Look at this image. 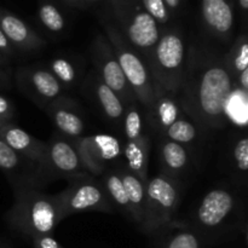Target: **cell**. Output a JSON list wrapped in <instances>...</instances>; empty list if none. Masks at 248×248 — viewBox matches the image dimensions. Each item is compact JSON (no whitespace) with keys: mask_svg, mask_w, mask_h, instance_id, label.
I'll use <instances>...</instances> for the list:
<instances>
[{"mask_svg":"<svg viewBox=\"0 0 248 248\" xmlns=\"http://www.w3.org/2000/svg\"><path fill=\"white\" fill-rule=\"evenodd\" d=\"M232 87L234 80L224 57L193 50L176 97L183 113L195 125L219 130L228 124L225 103Z\"/></svg>","mask_w":248,"mask_h":248,"instance_id":"1","label":"cell"},{"mask_svg":"<svg viewBox=\"0 0 248 248\" xmlns=\"http://www.w3.org/2000/svg\"><path fill=\"white\" fill-rule=\"evenodd\" d=\"M15 191V202L6 219L15 232L31 239L51 235L61 222L57 196L39 189L23 188Z\"/></svg>","mask_w":248,"mask_h":248,"instance_id":"2","label":"cell"},{"mask_svg":"<svg viewBox=\"0 0 248 248\" xmlns=\"http://www.w3.org/2000/svg\"><path fill=\"white\" fill-rule=\"evenodd\" d=\"M181 202V182L160 173L148 178L145 183L144 218L140 232L147 235H159L172 222Z\"/></svg>","mask_w":248,"mask_h":248,"instance_id":"3","label":"cell"},{"mask_svg":"<svg viewBox=\"0 0 248 248\" xmlns=\"http://www.w3.org/2000/svg\"><path fill=\"white\" fill-rule=\"evenodd\" d=\"M150 131L142 104L135 101L126 106L121 127L125 165L144 183L148 181V161L152 138Z\"/></svg>","mask_w":248,"mask_h":248,"instance_id":"4","label":"cell"},{"mask_svg":"<svg viewBox=\"0 0 248 248\" xmlns=\"http://www.w3.org/2000/svg\"><path fill=\"white\" fill-rule=\"evenodd\" d=\"M186 64V45L181 34L169 31L160 36L149 63L154 81L177 96L181 89Z\"/></svg>","mask_w":248,"mask_h":248,"instance_id":"5","label":"cell"},{"mask_svg":"<svg viewBox=\"0 0 248 248\" xmlns=\"http://www.w3.org/2000/svg\"><path fill=\"white\" fill-rule=\"evenodd\" d=\"M89 174L85 171L81 159L73 142L58 133L46 142L45 152L36 165L34 186H45L58 178L69 179L73 177Z\"/></svg>","mask_w":248,"mask_h":248,"instance_id":"6","label":"cell"},{"mask_svg":"<svg viewBox=\"0 0 248 248\" xmlns=\"http://www.w3.org/2000/svg\"><path fill=\"white\" fill-rule=\"evenodd\" d=\"M109 43L113 46L124 75L132 89L137 101L148 110L154 101L155 85L147 63L142 60L135 48L126 41L124 35L113 27H107Z\"/></svg>","mask_w":248,"mask_h":248,"instance_id":"7","label":"cell"},{"mask_svg":"<svg viewBox=\"0 0 248 248\" xmlns=\"http://www.w3.org/2000/svg\"><path fill=\"white\" fill-rule=\"evenodd\" d=\"M67 181L69 182L68 188L56 195L61 222L74 213L91 211L114 212L115 207L101 182L96 181L90 174L73 177Z\"/></svg>","mask_w":248,"mask_h":248,"instance_id":"8","label":"cell"},{"mask_svg":"<svg viewBox=\"0 0 248 248\" xmlns=\"http://www.w3.org/2000/svg\"><path fill=\"white\" fill-rule=\"evenodd\" d=\"M81 159L85 171L92 177L102 176L124 156L123 140L108 133L82 136L72 140Z\"/></svg>","mask_w":248,"mask_h":248,"instance_id":"9","label":"cell"},{"mask_svg":"<svg viewBox=\"0 0 248 248\" xmlns=\"http://www.w3.org/2000/svg\"><path fill=\"white\" fill-rule=\"evenodd\" d=\"M91 55L92 62L96 68L94 72L98 74L102 81L109 89L115 92L116 96L123 102L124 107L137 101L132 89L124 75L123 69L119 64V61L108 38L99 35L92 45Z\"/></svg>","mask_w":248,"mask_h":248,"instance_id":"10","label":"cell"},{"mask_svg":"<svg viewBox=\"0 0 248 248\" xmlns=\"http://www.w3.org/2000/svg\"><path fill=\"white\" fill-rule=\"evenodd\" d=\"M16 82L19 91L43 109H46L51 102L64 91L48 68L40 65L18 68Z\"/></svg>","mask_w":248,"mask_h":248,"instance_id":"11","label":"cell"},{"mask_svg":"<svg viewBox=\"0 0 248 248\" xmlns=\"http://www.w3.org/2000/svg\"><path fill=\"white\" fill-rule=\"evenodd\" d=\"M46 113L58 135L74 140L84 136L86 128L84 110L77 101L61 94L46 107Z\"/></svg>","mask_w":248,"mask_h":248,"instance_id":"12","label":"cell"},{"mask_svg":"<svg viewBox=\"0 0 248 248\" xmlns=\"http://www.w3.org/2000/svg\"><path fill=\"white\" fill-rule=\"evenodd\" d=\"M160 29L157 22L148 12L140 11L133 15L125 27V35L128 44L142 57L149 68L153 52L159 41Z\"/></svg>","mask_w":248,"mask_h":248,"instance_id":"13","label":"cell"},{"mask_svg":"<svg viewBox=\"0 0 248 248\" xmlns=\"http://www.w3.org/2000/svg\"><path fill=\"white\" fill-rule=\"evenodd\" d=\"M235 199L232 191L216 188L208 191L196 211L198 224L203 229H218L232 215Z\"/></svg>","mask_w":248,"mask_h":248,"instance_id":"14","label":"cell"},{"mask_svg":"<svg viewBox=\"0 0 248 248\" xmlns=\"http://www.w3.org/2000/svg\"><path fill=\"white\" fill-rule=\"evenodd\" d=\"M87 94L90 99L96 104L97 108L102 113V115L107 119L114 127L121 131L123 127L124 114H125V107L120 101L115 92L109 89L96 72H91L85 81Z\"/></svg>","mask_w":248,"mask_h":248,"instance_id":"15","label":"cell"},{"mask_svg":"<svg viewBox=\"0 0 248 248\" xmlns=\"http://www.w3.org/2000/svg\"><path fill=\"white\" fill-rule=\"evenodd\" d=\"M150 130L159 136H164L165 131L178 119L186 116L179 106L177 97L167 92L159 85H155L154 101L148 110H145Z\"/></svg>","mask_w":248,"mask_h":248,"instance_id":"16","label":"cell"},{"mask_svg":"<svg viewBox=\"0 0 248 248\" xmlns=\"http://www.w3.org/2000/svg\"><path fill=\"white\" fill-rule=\"evenodd\" d=\"M0 170L9 178L14 190L34 188L36 164L15 152L0 140Z\"/></svg>","mask_w":248,"mask_h":248,"instance_id":"17","label":"cell"},{"mask_svg":"<svg viewBox=\"0 0 248 248\" xmlns=\"http://www.w3.org/2000/svg\"><path fill=\"white\" fill-rule=\"evenodd\" d=\"M0 140L6 143L10 148L27 157L36 165L40 162L45 152L46 142L36 140L28 132L17 127L12 123H7L0 128Z\"/></svg>","mask_w":248,"mask_h":248,"instance_id":"18","label":"cell"},{"mask_svg":"<svg viewBox=\"0 0 248 248\" xmlns=\"http://www.w3.org/2000/svg\"><path fill=\"white\" fill-rule=\"evenodd\" d=\"M162 173L181 182L190 166V155L186 145L173 142L166 137H160L157 144Z\"/></svg>","mask_w":248,"mask_h":248,"instance_id":"19","label":"cell"},{"mask_svg":"<svg viewBox=\"0 0 248 248\" xmlns=\"http://www.w3.org/2000/svg\"><path fill=\"white\" fill-rule=\"evenodd\" d=\"M0 29L15 50L31 52L41 48L44 41L22 19L10 14L0 16Z\"/></svg>","mask_w":248,"mask_h":248,"instance_id":"20","label":"cell"},{"mask_svg":"<svg viewBox=\"0 0 248 248\" xmlns=\"http://www.w3.org/2000/svg\"><path fill=\"white\" fill-rule=\"evenodd\" d=\"M202 17L206 26L219 39H228L232 31L234 14L227 0H202Z\"/></svg>","mask_w":248,"mask_h":248,"instance_id":"21","label":"cell"},{"mask_svg":"<svg viewBox=\"0 0 248 248\" xmlns=\"http://www.w3.org/2000/svg\"><path fill=\"white\" fill-rule=\"evenodd\" d=\"M118 172L123 181L126 195L131 206L132 213V222L138 227H142L143 218H144V203H145V183L140 181L136 174H133L126 165H119Z\"/></svg>","mask_w":248,"mask_h":248,"instance_id":"22","label":"cell"},{"mask_svg":"<svg viewBox=\"0 0 248 248\" xmlns=\"http://www.w3.org/2000/svg\"><path fill=\"white\" fill-rule=\"evenodd\" d=\"M47 68L63 90L74 89L81 81L82 64L78 58L58 56L51 60Z\"/></svg>","mask_w":248,"mask_h":248,"instance_id":"23","label":"cell"},{"mask_svg":"<svg viewBox=\"0 0 248 248\" xmlns=\"http://www.w3.org/2000/svg\"><path fill=\"white\" fill-rule=\"evenodd\" d=\"M103 179H102V186L106 189L107 194H108L109 199L113 202L114 207L120 208L124 211L126 216L132 220V213H131V206L128 202L127 195H126L125 188H124L123 181L119 174L118 170L111 169L107 171L106 173L102 174Z\"/></svg>","mask_w":248,"mask_h":248,"instance_id":"24","label":"cell"},{"mask_svg":"<svg viewBox=\"0 0 248 248\" xmlns=\"http://www.w3.org/2000/svg\"><path fill=\"white\" fill-rule=\"evenodd\" d=\"M248 115V94L246 91L239 89L237 86L232 87L228 101L225 103V116L228 124L246 127Z\"/></svg>","mask_w":248,"mask_h":248,"instance_id":"25","label":"cell"},{"mask_svg":"<svg viewBox=\"0 0 248 248\" xmlns=\"http://www.w3.org/2000/svg\"><path fill=\"white\" fill-rule=\"evenodd\" d=\"M224 61L235 82L242 72L248 70V44L246 36L242 35L236 39L232 50L224 57Z\"/></svg>","mask_w":248,"mask_h":248,"instance_id":"26","label":"cell"},{"mask_svg":"<svg viewBox=\"0 0 248 248\" xmlns=\"http://www.w3.org/2000/svg\"><path fill=\"white\" fill-rule=\"evenodd\" d=\"M160 137H166L169 140H173V142L184 145L193 143L199 137V135L195 124L191 120H188L186 116H183V118L178 119L176 123L172 124L165 131L164 136H160Z\"/></svg>","mask_w":248,"mask_h":248,"instance_id":"27","label":"cell"},{"mask_svg":"<svg viewBox=\"0 0 248 248\" xmlns=\"http://www.w3.org/2000/svg\"><path fill=\"white\" fill-rule=\"evenodd\" d=\"M159 248H202V239L191 230H179L169 235Z\"/></svg>","mask_w":248,"mask_h":248,"instance_id":"28","label":"cell"},{"mask_svg":"<svg viewBox=\"0 0 248 248\" xmlns=\"http://www.w3.org/2000/svg\"><path fill=\"white\" fill-rule=\"evenodd\" d=\"M40 21L48 31L58 33L64 29V18L56 6L51 4L41 5L39 10Z\"/></svg>","mask_w":248,"mask_h":248,"instance_id":"29","label":"cell"},{"mask_svg":"<svg viewBox=\"0 0 248 248\" xmlns=\"http://www.w3.org/2000/svg\"><path fill=\"white\" fill-rule=\"evenodd\" d=\"M232 164H234L235 171L240 174H246L248 171V140L246 136L235 142L232 152Z\"/></svg>","mask_w":248,"mask_h":248,"instance_id":"30","label":"cell"},{"mask_svg":"<svg viewBox=\"0 0 248 248\" xmlns=\"http://www.w3.org/2000/svg\"><path fill=\"white\" fill-rule=\"evenodd\" d=\"M145 12L150 15L157 23H165L169 19V11L164 0H143Z\"/></svg>","mask_w":248,"mask_h":248,"instance_id":"31","label":"cell"},{"mask_svg":"<svg viewBox=\"0 0 248 248\" xmlns=\"http://www.w3.org/2000/svg\"><path fill=\"white\" fill-rule=\"evenodd\" d=\"M15 55H16V50L12 47V45L9 43L6 36L0 29V65L6 67L14 60Z\"/></svg>","mask_w":248,"mask_h":248,"instance_id":"32","label":"cell"},{"mask_svg":"<svg viewBox=\"0 0 248 248\" xmlns=\"http://www.w3.org/2000/svg\"><path fill=\"white\" fill-rule=\"evenodd\" d=\"M0 116L4 120L11 123V120L15 116V107L12 102L5 96L0 94Z\"/></svg>","mask_w":248,"mask_h":248,"instance_id":"33","label":"cell"},{"mask_svg":"<svg viewBox=\"0 0 248 248\" xmlns=\"http://www.w3.org/2000/svg\"><path fill=\"white\" fill-rule=\"evenodd\" d=\"M34 248H63L51 235H40L33 237Z\"/></svg>","mask_w":248,"mask_h":248,"instance_id":"34","label":"cell"},{"mask_svg":"<svg viewBox=\"0 0 248 248\" xmlns=\"http://www.w3.org/2000/svg\"><path fill=\"white\" fill-rule=\"evenodd\" d=\"M10 78L4 70V67L0 65V87H9Z\"/></svg>","mask_w":248,"mask_h":248,"instance_id":"35","label":"cell"},{"mask_svg":"<svg viewBox=\"0 0 248 248\" xmlns=\"http://www.w3.org/2000/svg\"><path fill=\"white\" fill-rule=\"evenodd\" d=\"M164 2L166 6L170 7V9H176V7H178L181 0H164Z\"/></svg>","mask_w":248,"mask_h":248,"instance_id":"36","label":"cell"},{"mask_svg":"<svg viewBox=\"0 0 248 248\" xmlns=\"http://www.w3.org/2000/svg\"><path fill=\"white\" fill-rule=\"evenodd\" d=\"M240 5H241V7L244 10H247L248 9V0H239Z\"/></svg>","mask_w":248,"mask_h":248,"instance_id":"37","label":"cell"},{"mask_svg":"<svg viewBox=\"0 0 248 248\" xmlns=\"http://www.w3.org/2000/svg\"><path fill=\"white\" fill-rule=\"evenodd\" d=\"M7 123H9V121L4 120V119H2V118H1V116H0V128H1V127H2V126H4V125H5V124H7Z\"/></svg>","mask_w":248,"mask_h":248,"instance_id":"38","label":"cell"},{"mask_svg":"<svg viewBox=\"0 0 248 248\" xmlns=\"http://www.w3.org/2000/svg\"><path fill=\"white\" fill-rule=\"evenodd\" d=\"M0 248H10L9 246H7L6 244H4V242L0 241Z\"/></svg>","mask_w":248,"mask_h":248,"instance_id":"39","label":"cell"},{"mask_svg":"<svg viewBox=\"0 0 248 248\" xmlns=\"http://www.w3.org/2000/svg\"><path fill=\"white\" fill-rule=\"evenodd\" d=\"M72 1H77V0H72Z\"/></svg>","mask_w":248,"mask_h":248,"instance_id":"40","label":"cell"}]
</instances>
